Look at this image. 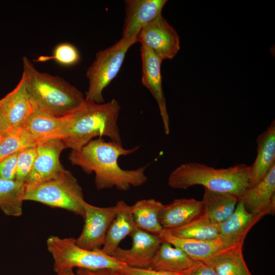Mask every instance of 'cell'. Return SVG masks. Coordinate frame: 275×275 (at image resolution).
<instances>
[{"label":"cell","instance_id":"obj_12","mask_svg":"<svg viewBox=\"0 0 275 275\" xmlns=\"http://www.w3.org/2000/svg\"><path fill=\"white\" fill-rule=\"evenodd\" d=\"M142 64V82L155 99L162 119L164 132L170 133V119L164 95L160 67L162 61L150 49L141 47Z\"/></svg>","mask_w":275,"mask_h":275},{"label":"cell","instance_id":"obj_24","mask_svg":"<svg viewBox=\"0 0 275 275\" xmlns=\"http://www.w3.org/2000/svg\"><path fill=\"white\" fill-rule=\"evenodd\" d=\"M203 203L204 213L209 221L219 224L227 219L233 213L239 201L231 194L213 191L204 188Z\"/></svg>","mask_w":275,"mask_h":275},{"label":"cell","instance_id":"obj_22","mask_svg":"<svg viewBox=\"0 0 275 275\" xmlns=\"http://www.w3.org/2000/svg\"><path fill=\"white\" fill-rule=\"evenodd\" d=\"M158 236L162 241L168 242L181 249L196 261H204L218 251L227 248L219 238L213 240H200L180 238L171 235L165 229Z\"/></svg>","mask_w":275,"mask_h":275},{"label":"cell","instance_id":"obj_33","mask_svg":"<svg viewBox=\"0 0 275 275\" xmlns=\"http://www.w3.org/2000/svg\"><path fill=\"white\" fill-rule=\"evenodd\" d=\"M118 271L125 275H180L179 272L157 271L151 269L131 267L128 266Z\"/></svg>","mask_w":275,"mask_h":275},{"label":"cell","instance_id":"obj_23","mask_svg":"<svg viewBox=\"0 0 275 275\" xmlns=\"http://www.w3.org/2000/svg\"><path fill=\"white\" fill-rule=\"evenodd\" d=\"M243 245L225 248L204 261L216 275H252L242 254Z\"/></svg>","mask_w":275,"mask_h":275},{"label":"cell","instance_id":"obj_1","mask_svg":"<svg viewBox=\"0 0 275 275\" xmlns=\"http://www.w3.org/2000/svg\"><path fill=\"white\" fill-rule=\"evenodd\" d=\"M140 146L125 149L122 145L102 138L94 139L78 151L72 150L68 159L86 174L95 173V185L98 190L115 187L125 191L131 187L143 185L148 178L147 166L134 170H124L118 164L120 156L136 152Z\"/></svg>","mask_w":275,"mask_h":275},{"label":"cell","instance_id":"obj_28","mask_svg":"<svg viewBox=\"0 0 275 275\" xmlns=\"http://www.w3.org/2000/svg\"><path fill=\"white\" fill-rule=\"evenodd\" d=\"M37 145L21 126L14 128L0 141V161L9 155Z\"/></svg>","mask_w":275,"mask_h":275},{"label":"cell","instance_id":"obj_36","mask_svg":"<svg viewBox=\"0 0 275 275\" xmlns=\"http://www.w3.org/2000/svg\"><path fill=\"white\" fill-rule=\"evenodd\" d=\"M57 275H76L75 274L73 270L72 269H64L63 270H60L57 273Z\"/></svg>","mask_w":275,"mask_h":275},{"label":"cell","instance_id":"obj_29","mask_svg":"<svg viewBox=\"0 0 275 275\" xmlns=\"http://www.w3.org/2000/svg\"><path fill=\"white\" fill-rule=\"evenodd\" d=\"M49 60H53L59 65L69 67L80 61V54L76 47L72 43L62 42L54 47L52 55L40 56L36 61L46 62Z\"/></svg>","mask_w":275,"mask_h":275},{"label":"cell","instance_id":"obj_25","mask_svg":"<svg viewBox=\"0 0 275 275\" xmlns=\"http://www.w3.org/2000/svg\"><path fill=\"white\" fill-rule=\"evenodd\" d=\"M163 204L154 199H143L131 206L135 226L146 232L158 235L163 230L159 213Z\"/></svg>","mask_w":275,"mask_h":275},{"label":"cell","instance_id":"obj_20","mask_svg":"<svg viewBox=\"0 0 275 275\" xmlns=\"http://www.w3.org/2000/svg\"><path fill=\"white\" fill-rule=\"evenodd\" d=\"M117 204L118 212L108 228L104 244L99 250L109 256L119 247L120 242L127 236H129L136 227L132 216L131 206L122 200L118 201Z\"/></svg>","mask_w":275,"mask_h":275},{"label":"cell","instance_id":"obj_15","mask_svg":"<svg viewBox=\"0 0 275 275\" xmlns=\"http://www.w3.org/2000/svg\"><path fill=\"white\" fill-rule=\"evenodd\" d=\"M167 2V0L126 1L122 38L136 39L143 26L161 15Z\"/></svg>","mask_w":275,"mask_h":275},{"label":"cell","instance_id":"obj_27","mask_svg":"<svg viewBox=\"0 0 275 275\" xmlns=\"http://www.w3.org/2000/svg\"><path fill=\"white\" fill-rule=\"evenodd\" d=\"M25 185L15 180L0 179V209L6 215L19 216L22 213V204Z\"/></svg>","mask_w":275,"mask_h":275},{"label":"cell","instance_id":"obj_26","mask_svg":"<svg viewBox=\"0 0 275 275\" xmlns=\"http://www.w3.org/2000/svg\"><path fill=\"white\" fill-rule=\"evenodd\" d=\"M167 230L176 237L200 240H213L219 236V224L211 223L204 212L185 225Z\"/></svg>","mask_w":275,"mask_h":275},{"label":"cell","instance_id":"obj_17","mask_svg":"<svg viewBox=\"0 0 275 275\" xmlns=\"http://www.w3.org/2000/svg\"><path fill=\"white\" fill-rule=\"evenodd\" d=\"M203 212L202 201L194 198L176 199L163 205L158 218L163 229L171 230L187 224Z\"/></svg>","mask_w":275,"mask_h":275},{"label":"cell","instance_id":"obj_11","mask_svg":"<svg viewBox=\"0 0 275 275\" xmlns=\"http://www.w3.org/2000/svg\"><path fill=\"white\" fill-rule=\"evenodd\" d=\"M37 156L31 173L25 183L26 186L34 185L50 179L65 169L60 162L62 151L66 149L60 139H51L37 144Z\"/></svg>","mask_w":275,"mask_h":275},{"label":"cell","instance_id":"obj_34","mask_svg":"<svg viewBox=\"0 0 275 275\" xmlns=\"http://www.w3.org/2000/svg\"><path fill=\"white\" fill-rule=\"evenodd\" d=\"M76 275H111L110 269L89 270L78 268Z\"/></svg>","mask_w":275,"mask_h":275},{"label":"cell","instance_id":"obj_19","mask_svg":"<svg viewBox=\"0 0 275 275\" xmlns=\"http://www.w3.org/2000/svg\"><path fill=\"white\" fill-rule=\"evenodd\" d=\"M256 143L257 155L252 165L250 166L249 187L260 181L275 164L274 121L258 136Z\"/></svg>","mask_w":275,"mask_h":275},{"label":"cell","instance_id":"obj_5","mask_svg":"<svg viewBox=\"0 0 275 275\" xmlns=\"http://www.w3.org/2000/svg\"><path fill=\"white\" fill-rule=\"evenodd\" d=\"M23 200L64 209L83 218L84 216L82 189L72 173L66 169L50 179L25 185Z\"/></svg>","mask_w":275,"mask_h":275},{"label":"cell","instance_id":"obj_8","mask_svg":"<svg viewBox=\"0 0 275 275\" xmlns=\"http://www.w3.org/2000/svg\"><path fill=\"white\" fill-rule=\"evenodd\" d=\"M85 224L80 235L75 239L79 247L95 251L102 247L108 228L115 217L118 206L100 207L84 202Z\"/></svg>","mask_w":275,"mask_h":275},{"label":"cell","instance_id":"obj_32","mask_svg":"<svg viewBox=\"0 0 275 275\" xmlns=\"http://www.w3.org/2000/svg\"><path fill=\"white\" fill-rule=\"evenodd\" d=\"M179 273L180 275H216L209 264L202 261H197L191 267Z\"/></svg>","mask_w":275,"mask_h":275},{"label":"cell","instance_id":"obj_14","mask_svg":"<svg viewBox=\"0 0 275 275\" xmlns=\"http://www.w3.org/2000/svg\"><path fill=\"white\" fill-rule=\"evenodd\" d=\"M249 212L262 217L275 210V164L258 183L249 187L239 200Z\"/></svg>","mask_w":275,"mask_h":275},{"label":"cell","instance_id":"obj_3","mask_svg":"<svg viewBox=\"0 0 275 275\" xmlns=\"http://www.w3.org/2000/svg\"><path fill=\"white\" fill-rule=\"evenodd\" d=\"M26 88L34 108L55 117L65 116L85 101L83 94L58 76L38 71L26 57L22 58Z\"/></svg>","mask_w":275,"mask_h":275},{"label":"cell","instance_id":"obj_4","mask_svg":"<svg viewBox=\"0 0 275 275\" xmlns=\"http://www.w3.org/2000/svg\"><path fill=\"white\" fill-rule=\"evenodd\" d=\"M250 166L241 163L216 169L197 162L180 164L171 172L168 184L174 189L200 185L209 190L232 194L240 200L250 186Z\"/></svg>","mask_w":275,"mask_h":275},{"label":"cell","instance_id":"obj_18","mask_svg":"<svg viewBox=\"0 0 275 275\" xmlns=\"http://www.w3.org/2000/svg\"><path fill=\"white\" fill-rule=\"evenodd\" d=\"M67 115L55 117L33 108L21 127L37 144L48 140H61L67 124Z\"/></svg>","mask_w":275,"mask_h":275},{"label":"cell","instance_id":"obj_21","mask_svg":"<svg viewBox=\"0 0 275 275\" xmlns=\"http://www.w3.org/2000/svg\"><path fill=\"white\" fill-rule=\"evenodd\" d=\"M196 261L181 249L168 242L162 241L148 269L179 272L188 269Z\"/></svg>","mask_w":275,"mask_h":275},{"label":"cell","instance_id":"obj_16","mask_svg":"<svg viewBox=\"0 0 275 275\" xmlns=\"http://www.w3.org/2000/svg\"><path fill=\"white\" fill-rule=\"evenodd\" d=\"M262 218L248 212L239 200L231 215L219 224V240L225 248L243 245L248 233Z\"/></svg>","mask_w":275,"mask_h":275},{"label":"cell","instance_id":"obj_31","mask_svg":"<svg viewBox=\"0 0 275 275\" xmlns=\"http://www.w3.org/2000/svg\"><path fill=\"white\" fill-rule=\"evenodd\" d=\"M19 152L9 155L0 161V179L15 180Z\"/></svg>","mask_w":275,"mask_h":275},{"label":"cell","instance_id":"obj_10","mask_svg":"<svg viewBox=\"0 0 275 275\" xmlns=\"http://www.w3.org/2000/svg\"><path fill=\"white\" fill-rule=\"evenodd\" d=\"M129 236L132 246L129 249L117 248L111 256L131 267L148 269L161 240L158 235L135 227Z\"/></svg>","mask_w":275,"mask_h":275},{"label":"cell","instance_id":"obj_13","mask_svg":"<svg viewBox=\"0 0 275 275\" xmlns=\"http://www.w3.org/2000/svg\"><path fill=\"white\" fill-rule=\"evenodd\" d=\"M33 111L22 75L15 88L0 99V117L8 133L13 128L23 125Z\"/></svg>","mask_w":275,"mask_h":275},{"label":"cell","instance_id":"obj_30","mask_svg":"<svg viewBox=\"0 0 275 275\" xmlns=\"http://www.w3.org/2000/svg\"><path fill=\"white\" fill-rule=\"evenodd\" d=\"M36 156V146L19 152L15 180L25 183L31 173Z\"/></svg>","mask_w":275,"mask_h":275},{"label":"cell","instance_id":"obj_6","mask_svg":"<svg viewBox=\"0 0 275 275\" xmlns=\"http://www.w3.org/2000/svg\"><path fill=\"white\" fill-rule=\"evenodd\" d=\"M47 248L53 259V269L61 270L74 267L89 270H120L127 265L117 259L99 251L78 246L74 238L50 236L46 241Z\"/></svg>","mask_w":275,"mask_h":275},{"label":"cell","instance_id":"obj_35","mask_svg":"<svg viewBox=\"0 0 275 275\" xmlns=\"http://www.w3.org/2000/svg\"><path fill=\"white\" fill-rule=\"evenodd\" d=\"M8 133V130L0 117V141Z\"/></svg>","mask_w":275,"mask_h":275},{"label":"cell","instance_id":"obj_2","mask_svg":"<svg viewBox=\"0 0 275 275\" xmlns=\"http://www.w3.org/2000/svg\"><path fill=\"white\" fill-rule=\"evenodd\" d=\"M121 106L113 99L97 103L85 99L67 115V122L61 140L66 148L78 151L94 138L106 136L120 145L122 141L118 124Z\"/></svg>","mask_w":275,"mask_h":275},{"label":"cell","instance_id":"obj_7","mask_svg":"<svg viewBox=\"0 0 275 275\" xmlns=\"http://www.w3.org/2000/svg\"><path fill=\"white\" fill-rule=\"evenodd\" d=\"M135 43V39L122 37L114 45L96 53L94 60L86 73L88 80L85 96L86 100L97 103H104L103 90L117 75L126 52Z\"/></svg>","mask_w":275,"mask_h":275},{"label":"cell","instance_id":"obj_9","mask_svg":"<svg viewBox=\"0 0 275 275\" xmlns=\"http://www.w3.org/2000/svg\"><path fill=\"white\" fill-rule=\"evenodd\" d=\"M136 39V42L150 49L162 61L172 59L180 49L178 34L162 14L143 26Z\"/></svg>","mask_w":275,"mask_h":275},{"label":"cell","instance_id":"obj_37","mask_svg":"<svg viewBox=\"0 0 275 275\" xmlns=\"http://www.w3.org/2000/svg\"><path fill=\"white\" fill-rule=\"evenodd\" d=\"M110 272L111 275H125L121 273V272L116 270L110 269Z\"/></svg>","mask_w":275,"mask_h":275}]
</instances>
